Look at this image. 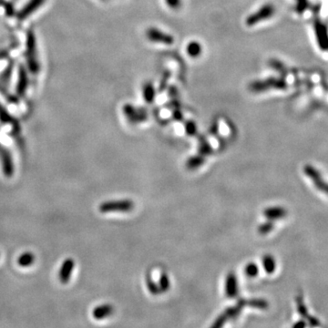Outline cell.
<instances>
[{
  "instance_id": "1",
  "label": "cell",
  "mask_w": 328,
  "mask_h": 328,
  "mask_svg": "<svg viewBox=\"0 0 328 328\" xmlns=\"http://www.w3.org/2000/svg\"><path fill=\"white\" fill-rule=\"evenodd\" d=\"M134 208L133 201L131 200H118L102 202L99 210L101 213H114V212H129Z\"/></svg>"
},
{
  "instance_id": "2",
  "label": "cell",
  "mask_w": 328,
  "mask_h": 328,
  "mask_svg": "<svg viewBox=\"0 0 328 328\" xmlns=\"http://www.w3.org/2000/svg\"><path fill=\"white\" fill-rule=\"evenodd\" d=\"M275 13V7L271 4H267L264 5L263 7H262L258 11H256L255 13L252 14L250 17H248L246 20V25L248 26H254L258 24L260 21L267 20L269 18H271Z\"/></svg>"
},
{
  "instance_id": "3",
  "label": "cell",
  "mask_w": 328,
  "mask_h": 328,
  "mask_svg": "<svg viewBox=\"0 0 328 328\" xmlns=\"http://www.w3.org/2000/svg\"><path fill=\"white\" fill-rule=\"evenodd\" d=\"M0 159L3 168V173L7 178L12 177L14 174V163L11 154L7 149L0 145Z\"/></svg>"
},
{
  "instance_id": "4",
  "label": "cell",
  "mask_w": 328,
  "mask_h": 328,
  "mask_svg": "<svg viewBox=\"0 0 328 328\" xmlns=\"http://www.w3.org/2000/svg\"><path fill=\"white\" fill-rule=\"evenodd\" d=\"M146 34L148 39L153 42L163 43L165 45H172L175 41V39L171 35L160 31L157 28H150Z\"/></svg>"
},
{
  "instance_id": "5",
  "label": "cell",
  "mask_w": 328,
  "mask_h": 328,
  "mask_svg": "<svg viewBox=\"0 0 328 328\" xmlns=\"http://www.w3.org/2000/svg\"><path fill=\"white\" fill-rule=\"evenodd\" d=\"M125 114L127 116L128 120L132 123H140L146 121L148 118L147 113L142 109H138L130 105L125 107Z\"/></svg>"
},
{
  "instance_id": "6",
  "label": "cell",
  "mask_w": 328,
  "mask_h": 328,
  "mask_svg": "<svg viewBox=\"0 0 328 328\" xmlns=\"http://www.w3.org/2000/svg\"><path fill=\"white\" fill-rule=\"evenodd\" d=\"M74 267H75V262L73 259L67 258L63 262L59 274L60 280L62 284H67V282L69 281Z\"/></svg>"
},
{
  "instance_id": "7",
  "label": "cell",
  "mask_w": 328,
  "mask_h": 328,
  "mask_svg": "<svg viewBox=\"0 0 328 328\" xmlns=\"http://www.w3.org/2000/svg\"><path fill=\"white\" fill-rule=\"evenodd\" d=\"M225 294L228 297L233 298L235 297L238 294V285H237V279L234 273H230L226 277L225 282Z\"/></svg>"
},
{
  "instance_id": "8",
  "label": "cell",
  "mask_w": 328,
  "mask_h": 328,
  "mask_svg": "<svg viewBox=\"0 0 328 328\" xmlns=\"http://www.w3.org/2000/svg\"><path fill=\"white\" fill-rule=\"evenodd\" d=\"M113 311L114 308L111 305L105 304L102 306H99L98 307L94 308L92 315L95 319L101 320V319H104L108 316L112 315Z\"/></svg>"
},
{
  "instance_id": "9",
  "label": "cell",
  "mask_w": 328,
  "mask_h": 328,
  "mask_svg": "<svg viewBox=\"0 0 328 328\" xmlns=\"http://www.w3.org/2000/svg\"><path fill=\"white\" fill-rule=\"evenodd\" d=\"M264 216L269 220H276L286 215V211L281 207L267 208L263 212Z\"/></svg>"
},
{
  "instance_id": "10",
  "label": "cell",
  "mask_w": 328,
  "mask_h": 328,
  "mask_svg": "<svg viewBox=\"0 0 328 328\" xmlns=\"http://www.w3.org/2000/svg\"><path fill=\"white\" fill-rule=\"evenodd\" d=\"M34 261H35V255L30 252H26L19 257L18 263H19L20 266L27 267V266H30L31 264H33Z\"/></svg>"
},
{
  "instance_id": "11",
  "label": "cell",
  "mask_w": 328,
  "mask_h": 328,
  "mask_svg": "<svg viewBox=\"0 0 328 328\" xmlns=\"http://www.w3.org/2000/svg\"><path fill=\"white\" fill-rule=\"evenodd\" d=\"M205 162V159L202 155H197V156H194L192 158H190L186 162V167L189 170H195L197 168L201 166L203 163Z\"/></svg>"
},
{
  "instance_id": "12",
  "label": "cell",
  "mask_w": 328,
  "mask_h": 328,
  "mask_svg": "<svg viewBox=\"0 0 328 328\" xmlns=\"http://www.w3.org/2000/svg\"><path fill=\"white\" fill-rule=\"evenodd\" d=\"M262 265L264 268V271L267 274H273L275 271L276 263H275V259L271 255H265L262 259Z\"/></svg>"
},
{
  "instance_id": "13",
  "label": "cell",
  "mask_w": 328,
  "mask_h": 328,
  "mask_svg": "<svg viewBox=\"0 0 328 328\" xmlns=\"http://www.w3.org/2000/svg\"><path fill=\"white\" fill-rule=\"evenodd\" d=\"M201 44L197 41H193L191 43H189L187 46V53L189 56L193 57V58H196L199 57L201 53Z\"/></svg>"
},
{
  "instance_id": "14",
  "label": "cell",
  "mask_w": 328,
  "mask_h": 328,
  "mask_svg": "<svg viewBox=\"0 0 328 328\" xmlns=\"http://www.w3.org/2000/svg\"><path fill=\"white\" fill-rule=\"evenodd\" d=\"M245 306L249 307L256 308V309H267L268 303L262 299H251V300H245Z\"/></svg>"
},
{
  "instance_id": "15",
  "label": "cell",
  "mask_w": 328,
  "mask_h": 328,
  "mask_svg": "<svg viewBox=\"0 0 328 328\" xmlns=\"http://www.w3.org/2000/svg\"><path fill=\"white\" fill-rule=\"evenodd\" d=\"M143 97L145 101H147L149 103H152L155 97V90L152 83H147L144 87H143Z\"/></svg>"
},
{
  "instance_id": "16",
  "label": "cell",
  "mask_w": 328,
  "mask_h": 328,
  "mask_svg": "<svg viewBox=\"0 0 328 328\" xmlns=\"http://www.w3.org/2000/svg\"><path fill=\"white\" fill-rule=\"evenodd\" d=\"M159 277L160 278H159V284H158V286L160 288V291L162 292V293L166 292L167 290H169L170 284H171L170 278H169V276L165 273H161Z\"/></svg>"
},
{
  "instance_id": "17",
  "label": "cell",
  "mask_w": 328,
  "mask_h": 328,
  "mask_svg": "<svg viewBox=\"0 0 328 328\" xmlns=\"http://www.w3.org/2000/svg\"><path fill=\"white\" fill-rule=\"evenodd\" d=\"M244 273L247 275L248 277H255L256 275L259 274V267L255 263H248L247 265L244 268Z\"/></svg>"
},
{
  "instance_id": "18",
  "label": "cell",
  "mask_w": 328,
  "mask_h": 328,
  "mask_svg": "<svg viewBox=\"0 0 328 328\" xmlns=\"http://www.w3.org/2000/svg\"><path fill=\"white\" fill-rule=\"evenodd\" d=\"M147 287L149 291L153 294V295H158L161 293L160 288L158 286V284L155 283L153 279L151 276H148L147 278Z\"/></svg>"
},
{
  "instance_id": "19",
  "label": "cell",
  "mask_w": 328,
  "mask_h": 328,
  "mask_svg": "<svg viewBox=\"0 0 328 328\" xmlns=\"http://www.w3.org/2000/svg\"><path fill=\"white\" fill-rule=\"evenodd\" d=\"M274 228V223L272 221H266L264 223L260 224V226L258 227V232L261 235H266L269 232H271Z\"/></svg>"
},
{
  "instance_id": "20",
  "label": "cell",
  "mask_w": 328,
  "mask_h": 328,
  "mask_svg": "<svg viewBox=\"0 0 328 328\" xmlns=\"http://www.w3.org/2000/svg\"><path fill=\"white\" fill-rule=\"evenodd\" d=\"M199 151H200V153L201 155H208V154H211L213 153V148H212V146L208 142L203 141L200 144Z\"/></svg>"
},
{
  "instance_id": "21",
  "label": "cell",
  "mask_w": 328,
  "mask_h": 328,
  "mask_svg": "<svg viewBox=\"0 0 328 328\" xmlns=\"http://www.w3.org/2000/svg\"><path fill=\"white\" fill-rule=\"evenodd\" d=\"M185 131H186L188 135H191V136L195 135L196 133V131H197V127H196L195 122H193V121H188V122H186Z\"/></svg>"
},
{
  "instance_id": "22",
  "label": "cell",
  "mask_w": 328,
  "mask_h": 328,
  "mask_svg": "<svg viewBox=\"0 0 328 328\" xmlns=\"http://www.w3.org/2000/svg\"><path fill=\"white\" fill-rule=\"evenodd\" d=\"M165 2L171 8H178L181 5V0H165Z\"/></svg>"
}]
</instances>
